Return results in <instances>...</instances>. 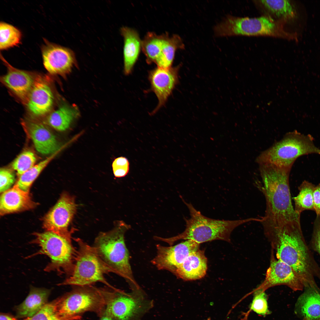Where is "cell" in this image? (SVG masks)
I'll return each mask as SVG.
<instances>
[{
  "mask_svg": "<svg viewBox=\"0 0 320 320\" xmlns=\"http://www.w3.org/2000/svg\"><path fill=\"white\" fill-rule=\"evenodd\" d=\"M185 49L180 36L165 33L158 35L149 32L142 41V49L147 63H155L158 67H171L176 51Z\"/></svg>",
  "mask_w": 320,
  "mask_h": 320,
  "instance_id": "30bf717a",
  "label": "cell"
},
{
  "mask_svg": "<svg viewBox=\"0 0 320 320\" xmlns=\"http://www.w3.org/2000/svg\"><path fill=\"white\" fill-rule=\"evenodd\" d=\"M54 99L49 86L41 77H37L26 102L29 111L36 116L45 115L51 110Z\"/></svg>",
  "mask_w": 320,
  "mask_h": 320,
  "instance_id": "2e32d148",
  "label": "cell"
},
{
  "mask_svg": "<svg viewBox=\"0 0 320 320\" xmlns=\"http://www.w3.org/2000/svg\"><path fill=\"white\" fill-rule=\"evenodd\" d=\"M76 288L54 300L55 309L60 320H78L88 311L101 316L105 311L110 290L90 285Z\"/></svg>",
  "mask_w": 320,
  "mask_h": 320,
  "instance_id": "277c9868",
  "label": "cell"
},
{
  "mask_svg": "<svg viewBox=\"0 0 320 320\" xmlns=\"http://www.w3.org/2000/svg\"><path fill=\"white\" fill-rule=\"evenodd\" d=\"M183 200L188 208L191 216L190 218L185 219L186 224L184 231L169 238L156 236V240L166 242L170 246L180 239L191 240L199 244L217 240L230 242L231 233L236 228L249 222L260 221L259 218H256L236 220L211 219L203 215L191 203Z\"/></svg>",
  "mask_w": 320,
  "mask_h": 320,
  "instance_id": "3957f363",
  "label": "cell"
},
{
  "mask_svg": "<svg viewBox=\"0 0 320 320\" xmlns=\"http://www.w3.org/2000/svg\"><path fill=\"white\" fill-rule=\"evenodd\" d=\"M207 270V258L204 251L199 249L190 254L174 274L185 281L194 280L204 277Z\"/></svg>",
  "mask_w": 320,
  "mask_h": 320,
  "instance_id": "44dd1931",
  "label": "cell"
},
{
  "mask_svg": "<svg viewBox=\"0 0 320 320\" xmlns=\"http://www.w3.org/2000/svg\"><path fill=\"white\" fill-rule=\"evenodd\" d=\"M210 320V319H205V320Z\"/></svg>",
  "mask_w": 320,
  "mask_h": 320,
  "instance_id": "74e56055",
  "label": "cell"
},
{
  "mask_svg": "<svg viewBox=\"0 0 320 320\" xmlns=\"http://www.w3.org/2000/svg\"><path fill=\"white\" fill-rule=\"evenodd\" d=\"M179 67V66L167 68L157 67L150 72L149 79L151 88L158 100L154 111L165 104L177 83Z\"/></svg>",
  "mask_w": 320,
  "mask_h": 320,
  "instance_id": "9a60e30c",
  "label": "cell"
},
{
  "mask_svg": "<svg viewBox=\"0 0 320 320\" xmlns=\"http://www.w3.org/2000/svg\"><path fill=\"white\" fill-rule=\"evenodd\" d=\"M33 234L35 238L31 243L37 244L40 247L35 255L44 254L50 260L44 271H56L70 276L73 270L77 251L73 246L71 240L51 231L35 233Z\"/></svg>",
  "mask_w": 320,
  "mask_h": 320,
  "instance_id": "ba28073f",
  "label": "cell"
},
{
  "mask_svg": "<svg viewBox=\"0 0 320 320\" xmlns=\"http://www.w3.org/2000/svg\"><path fill=\"white\" fill-rule=\"evenodd\" d=\"M21 320H60L56 314L54 300L46 304L33 316Z\"/></svg>",
  "mask_w": 320,
  "mask_h": 320,
  "instance_id": "4dcf8cb0",
  "label": "cell"
},
{
  "mask_svg": "<svg viewBox=\"0 0 320 320\" xmlns=\"http://www.w3.org/2000/svg\"><path fill=\"white\" fill-rule=\"evenodd\" d=\"M0 192L2 193L9 189L14 184L15 175L10 169L3 168L0 170Z\"/></svg>",
  "mask_w": 320,
  "mask_h": 320,
  "instance_id": "d6a6232c",
  "label": "cell"
},
{
  "mask_svg": "<svg viewBox=\"0 0 320 320\" xmlns=\"http://www.w3.org/2000/svg\"><path fill=\"white\" fill-rule=\"evenodd\" d=\"M316 185L306 180L303 181L298 187L299 193L293 198L295 210L298 214L305 210L314 211L313 192Z\"/></svg>",
  "mask_w": 320,
  "mask_h": 320,
  "instance_id": "484cf974",
  "label": "cell"
},
{
  "mask_svg": "<svg viewBox=\"0 0 320 320\" xmlns=\"http://www.w3.org/2000/svg\"><path fill=\"white\" fill-rule=\"evenodd\" d=\"M30 137L38 152L44 155H50L60 148L54 135L41 123L31 122L28 125Z\"/></svg>",
  "mask_w": 320,
  "mask_h": 320,
  "instance_id": "ffe728a7",
  "label": "cell"
},
{
  "mask_svg": "<svg viewBox=\"0 0 320 320\" xmlns=\"http://www.w3.org/2000/svg\"><path fill=\"white\" fill-rule=\"evenodd\" d=\"M29 192L22 190L15 185L2 193L0 198V215L34 208L38 204L33 201Z\"/></svg>",
  "mask_w": 320,
  "mask_h": 320,
  "instance_id": "ac0fdd59",
  "label": "cell"
},
{
  "mask_svg": "<svg viewBox=\"0 0 320 320\" xmlns=\"http://www.w3.org/2000/svg\"><path fill=\"white\" fill-rule=\"evenodd\" d=\"M297 302L296 312L303 319L320 320V289L317 284L304 287Z\"/></svg>",
  "mask_w": 320,
  "mask_h": 320,
  "instance_id": "d6986e66",
  "label": "cell"
},
{
  "mask_svg": "<svg viewBox=\"0 0 320 320\" xmlns=\"http://www.w3.org/2000/svg\"><path fill=\"white\" fill-rule=\"evenodd\" d=\"M1 57L7 68V73L1 78L2 83L26 103L35 79L28 72L12 66L1 54Z\"/></svg>",
  "mask_w": 320,
  "mask_h": 320,
  "instance_id": "e0dca14e",
  "label": "cell"
},
{
  "mask_svg": "<svg viewBox=\"0 0 320 320\" xmlns=\"http://www.w3.org/2000/svg\"><path fill=\"white\" fill-rule=\"evenodd\" d=\"M124 38V71L128 74L132 71L142 49V41L137 31L127 27L121 28Z\"/></svg>",
  "mask_w": 320,
  "mask_h": 320,
  "instance_id": "603a6c76",
  "label": "cell"
},
{
  "mask_svg": "<svg viewBox=\"0 0 320 320\" xmlns=\"http://www.w3.org/2000/svg\"><path fill=\"white\" fill-rule=\"evenodd\" d=\"M0 320H19L16 317L7 313H1Z\"/></svg>",
  "mask_w": 320,
  "mask_h": 320,
  "instance_id": "d590c367",
  "label": "cell"
},
{
  "mask_svg": "<svg viewBox=\"0 0 320 320\" xmlns=\"http://www.w3.org/2000/svg\"><path fill=\"white\" fill-rule=\"evenodd\" d=\"M79 114L77 108L65 105L52 112L48 116V124L55 130L63 131L68 129Z\"/></svg>",
  "mask_w": 320,
  "mask_h": 320,
  "instance_id": "d4e9b609",
  "label": "cell"
},
{
  "mask_svg": "<svg viewBox=\"0 0 320 320\" xmlns=\"http://www.w3.org/2000/svg\"><path fill=\"white\" fill-rule=\"evenodd\" d=\"M100 320H115L110 315L104 311Z\"/></svg>",
  "mask_w": 320,
  "mask_h": 320,
  "instance_id": "8d00e7d4",
  "label": "cell"
},
{
  "mask_svg": "<svg viewBox=\"0 0 320 320\" xmlns=\"http://www.w3.org/2000/svg\"><path fill=\"white\" fill-rule=\"evenodd\" d=\"M303 320H306L303 319Z\"/></svg>",
  "mask_w": 320,
  "mask_h": 320,
  "instance_id": "f35d334b",
  "label": "cell"
},
{
  "mask_svg": "<svg viewBox=\"0 0 320 320\" xmlns=\"http://www.w3.org/2000/svg\"><path fill=\"white\" fill-rule=\"evenodd\" d=\"M22 36L21 31L15 27L8 23H0V49L5 50L18 45Z\"/></svg>",
  "mask_w": 320,
  "mask_h": 320,
  "instance_id": "83f0119b",
  "label": "cell"
},
{
  "mask_svg": "<svg viewBox=\"0 0 320 320\" xmlns=\"http://www.w3.org/2000/svg\"><path fill=\"white\" fill-rule=\"evenodd\" d=\"M130 228L124 221H118L112 230L100 233L93 246L100 259L112 273L124 278L131 290H135L141 288L134 279L124 241L125 233Z\"/></svg>",
  "mask_w": 320,
  "mask_h": 320,
  "instance_id": "7a4b0ae2",
  "label": "cell"
},
{
  "mask_svg": "<svg viewBox=\"0 0 320 320\" xmlns=\"http://www.w3.org/2000/svg\"><path fill=\"white\" fill-rule=\"evenodd\" d=\"M113 172L116 177H123L128 173L129 169V163L128 159L123 156L116 158L112 165Z\"/></svg>",
  "mask_w": 320,
  "mask_h": 320,
  "instance_id": "1f68e13d",
  "label": "cell"
},
{
  "mask_svg": "<svg viewBox=\"0 0 320 320\" xmlns=\"http://www.w3.org/2000/svg\"><path fill=\"white\" fill-rule=\"evenodd\" d=\"M76 205L73 197L63 192L52 208L44 218L43 228L46 231L53 232L71 240L72 233L68 227L76 212Z\"/></svg>",
  "mask_w": 320,
  "mask_h": 320,
  "instance_id": "8fae6325",
  "label": "cell"
},
{
  "mask_svg": "<svg viewBox=\"0 0 320 320\" xmlns=\"http://www.w3.org/2000/svg\"><path fill=\"white\" fill-rule=\"evenodd\" d=\"M311 154L320 155V149L315 145L313 137L294 130L262 152L256 161L259 165L269 164L292 168L297 158Z\"/></svg>",
  "mask_w": 320,
  "mask_h": 320,
  "instance_id": "8992f818",
  "label": "cell"
},
{
  "mask_svg": "<svg viewBox=\"0 0 320 320\" xmlns=\"http://www.w3.org/2000/svg\"><path fill=\"white\" fill-rule=\"evenodd\" d=\"M75 240L78 249L73 272L59 285L84 286L100 282L112 289H116L105 279V275L111 271L100 259L93 246L89 245L79 238Z\"/></svg>",
  "mask_w": 320,
  "mask_h": 320,
  "instance_id": "52a82bcc",
  "label": "cell"
},
{
  "mask_svg": "<svg viewBox=\"0 0 320 320\" xmlns=\"http://www.w3.org/2000/svg\"><path fill=\"white\" fill-rule=\"evenodd\" d=\"M41 47L44 66L50 73L65 76L69 73L76 64L73 52L70 49L46 39Z\"/></svg>",
  "mask_w": 320,
  "mask_h": 320,
  "instance_id": "5bb4252c",
  "label": "cell"
},
{
  "mask_svg": "<svg viewBox=\"0 0 320 320\" xmlns=\"http://www.w3.org/2000/svg\"><path fill=\"white\" fill-rule=\"evenodd\" d=\"M254 3L270 16L286 22L296 17V12L289 0H255Z\"/></svg>",
  "mask_w": 320,
  "mask_h": 320,
  "instance_id": "cb8c5ba5",
  "label": "cell"
},
{
  "mask_svg": "<svg viewBox=\"0 0 320 320\" xmlns=\"http://www.w3.org/2000/svg\"><path fill=\"white\" fill-rule=\"evenodd\" d=\"M270 265L265 279L257 288L265 291L274 286L284 285L294 291H301L304 283L293 268L288 264L277 259L271 249Z\"/></svg>",
  "mask_w": 320,
  "mask_h": 320,
  "instance_id": "7c38bea8",
  "label": "cell"
},
{
  "mask_svg": "<svg viewBox=\"0 0 320 320\" xmlns=\"http://www.w3.org/2000/svg\"><path fill=\"white\" fill-rule=\"evenodd\" d=\"M314 211L320 216V183L315 186L313 192Z\"/></svg>",
  "mask_w": 320,
  "mask_h": 320,
  "instance_id": "e575fe53",
  "label": "cell"
},
{
  "mask_svg": "<svg viewBox=\"0 0 320 320\" xmlns=\"http://www.w3.org/2000/svg\"><path fill=\"white\" fill-rule=\"evenodd\" d=\"M153 306V302L141 289L127 293L111 290L105 312L115 320H141Z\"/></svg>",
  "mask_w": 320,
  "mask_h": 320,
  "instance_id": "9c48e42d",
  "label": "cell"
},
{
  "mask_svg": "<svg viewBox=\"0 0 320 320\" xmlns=\"http://www.w3.org/2000/svg\"><path fill=\"white\" fill-rule=\"evenodd\" d=\"M286 22L268 15L258 17H240L228 15L214 27L216 36H267L296 39L295 33L287 31L284 28Z\"/></svg>",
  "mask_w": 320,
  "mask_h": 320,
  "instance_id": "5b68a950",
  "label": "cell"
},
{
  "mask_svg": "<svg viewBox=\"0 0 320 320\" xmlns=\"http://www.w3.org/2000/svg\"><path fill=\"white\" fill-rule=\"evenodd\" d=\"M61 149V148H60L44 160L35 165L21 175L19 177L15 185L22 190L25 192H29L30 187L33 181L47 164L57 155Z\"/></svg>",
  "mask_w": 320,
  "mask_h": 320,
  "instance_id": "4316f807",
  "label": "cell"
},
{
  "mask_svg": "<svg viewBox=\"0 0 320 320\" xmlns=\"http://www.w3.org/2000/svg\"><path fill=\"white\" fill-rule=\"evenodd\" d=\"M266 209L261 222L265 236L279 234L300 224V215L292 205L289 176L291 168L271 164L259 165Z\"/></svg>",
  "mask_w": 320,
  "mask_h": 320,
  "instance_id": "6da1fadb",
  "label": "cell"
},
{
  "mask_svg": "<svg viewBox=\"0 0 320 320\" xmlns=\"http://www.w3.org/2000/svg\"><path fill=\"white\" fill-rule=\"evenodd\" d=\"M311 245L312 249L320 256V216H317L315 221Z\"/></svg>",
  "mask_w": 320,
  "mask_h": 320,
  "instance_id": "836d02e7",
  "label": "cell"
},
{
  "mask_svg": "<svg viewBox=\"0 0 320 320\" xmlns=\"http://www.w3.org/2000/svg\"><path fill=\"white\" fill-rule=\"evenodd\" d=\"M265 291L256 288L253 291V297L250 308L257 314L265 316L270 313L268 309L267 296Z\"/></svg>",
  "mask_w": 320,
  "mask_h": 320,
  "instance_id": "f546056e",
  "label": "cell"
},
{
  "mask_svg": "<svg viewBox=\"0 0 320 320\" xmlns=\"http://www.w3.org/2000/svg\"><path fill=\"white\" fill-rule=\"evenodd\" d=\"M36 161V156L33 152L25 151L15 159L12 162V167L19 177L33 166Z\"/></svg>",
  "mask_w": 320,
  "mask_h": 320,
  "instance_id": "f1b7e54d",
  "label": "cell"
},
{
  "mask_svg": "<svg viewBox=\"0 0 320 320\" xmlns=\"http://www.w3.org/2000/svg\"><path fill=\"white\" fill-rule=\"evenodd\" d=\"M50 292L49 289L31 287L25 300L15 308L16 317L25 319L35 315L48 303Z\"/></svg>",
  "mask_w": 320,
  "mask_h": 320,
  "instance_id": "7402d4cb",
  "label": "cell"
},
{
  "mask_svg": "<svg viewBox=\"0 0 320 320\" xmlns=\"http://www.w3.org/2000/svg\"><path fill=\"white\" fill-rule=\"evenodd\" d=\"M200 244L191 240L173 246L156 245V254L152 263L159 270L174 273L178 267L191 253L199 249Z\"/></svg>",
  "mask_w": 320,
  "mask_h": 320,
  "instance_id": "4fadbf2b",
  "label": "cell"
}]
</instances>
